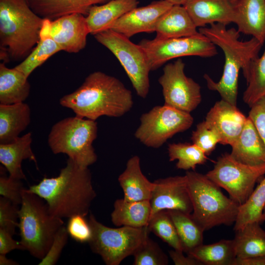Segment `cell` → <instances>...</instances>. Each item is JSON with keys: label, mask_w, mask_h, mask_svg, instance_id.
<instances>
[{"label": "cell", "mask_w": 265, "mask_h": 265, "mask_svg": "<svg viewBox=\"0 0 265 265\" xmlns=\"http://www.w3.org/2000/svg\"><path fill=\"white\" fill-rule=\"evenodd\" d=\"M26 190L44 200L51 213L61 218L86 216L96 197L88 167L69 158L57 176L44 177Z\"/></svg>", "instance_id": "cell-1"}, {"label": "cell", "mask_w": 265, "mask_h": 265, "mask_svg": "<svg viewBox=\"0 0 265 265\" xmlns=\"http://www.w3.org/2000/svg\"><path fill=\"white\" fill-rule=\"evenodd\" d=\"M182 5H173L159 19L155 38L166 39L192 36L200 32Z\"/></svg>", "instance_id": "cell-20"}, {"label": "cell", "mask_w": 265, "mask_h": 265, "mask_svg": "<svg viewBox=\"0 0 265 265\" xmlns=\"http://www.w3.org/2000/svg\"><path fill=\"white\" fill-rule=\"evenodd\" d=\"M45 19L27 0H0V57L5 63L24 59L40 40Z\"/></svg>", "instance_id": "cell-4"}, {"label": "cell", "mask_w": 265, "mask_h": 265, "mask_svg": "<svg viewBox=\"0 0 265 265\" xmlns=\"http://www.w3.org/2000/svg\"><path fill=\"white\" fill-rule=\"evenodd\" d=\"M247 87L243 100L250 107L265 96V49L261 56L253 59L249 65Z\"/></svg>", "instance_id": "cell-33"}, {"label": "cell", "mask_w": 265, "mask_h": 265, "mask_svg": "<svg viewBox=\"0 0 265 265\" xmlns=\"http://www.w3.org/2000/svg\"><path fill=\"white\" fill-rule=\"evenodd\" d=\"M167 150L169 161L177 160L176 166L179 169L194 170L197 165L204 164L207 160V156L193 143H171Z\"/></svg>", "instance_id": "cell-34"}, {"label": "cell", "mask_w": 265, "mask_h": 265, "mask_svg": "<svg viewBox=\"0 0 265 265\" xmlns=\"http://www.w3.org/2000/svg\"><path fill=\"white\" fill-rule=\"evenodd\" d=\"M32 134L29 132L7 144H0V162L9 176L21 180L26 179L22 168L23 160L33 161L37 166L35 156L31 149Z\"/></svg>", "instance_id": "cell-23"}, {"label": "cell", "mask_w": 265, "mask_h": 265, "mask_svg": "<svg viewBox=\"0 0 265 265\" xmlns=\"http://www.w3.org/2000/svg\"><path fill=\"white\" fill-rule=\"evenodd\" d=\"M59 102L76 116L95 121L103 116L121 117L133 104L131 91L116 78L101 71L90 74L78 89L63 96Z\"/></svg>", "instance_id": "cell-2"}, {"label": "cell", "mask_w": 265, "mask_h": 265, "mask_svg": "<svg viewBox=\"0 0 265 265\" xmlns=\"http://www.w3.org/2000/svg\"><path fill=\"white\" fill-rule=\"evenodd\" d=\"M89 34L86 17L80 13L66 15L51 22L50 36L61 51L69 53L83 50Z\"/></svg>", "instance_id": "cell-16"}, {"label": "cell", "mask_w": 265, "mask_h": 265, "mask_svg": "<svg viewBox=\"0 0 265 265\" xmlns=\"http://www.w3.org/2000/svg\"><path fill=\"white\" fill-rule=\"evenodd\" d=\"M264 211H265V208H264Z\"/></svg>", "instance_id": "cell-50"}, {"label": "cell", "mask_w": 265, "mask_h": 265, "mask_svg": "<svg viewBox=\"0 0 265 265\" xmlns=\"http://www.w3.org/2000/svg\"><path fill=\"white\" fill-rule=\"evenodd\" d=\"M118 181L123 191V198L126 200H150L154 183L150 182L142 173L140 159L138 156L129 159L126 168L119 175Z\"/></svg>", "instance_id": "cell-21"}, {"label": "cell", "mask_w": 265, "mask_h": 265, "mask_svg": "<svg viewBox=\"0 0 265 265\" xmlns=\"http://www.w3.org/2000/svg\"><path fill=\"white\" fill-rule=\"evenodd\" d=\"M231 146L230 155L236 160L251 166L265 163V144L248 117L240 134Z\"/></svg>", "instance_id": "cell-19"}, {"label": "cell", "mask_w": 265, "mask_h": 265, "mask_svg": "<svg viewBox=\"0 0 265 265\" xmlns=\"http://www.w3.org/2000/svg\"><path fill=\"white\" fill-rule=\"evenodd\" d=\"M31 111L24 102L0 104V144L15 141L30 122Z\"/></svg>", "instance_id": "cell-24"}, {"label": "cell", "mask_w": 265, "mask_h": 265, "mask_svg": "<svg viewBox=\"0 0 265 265\" xmlns=\"http://www.w3.org/2000/svg\"><path fill=\"white\" fill-rule=\"evenodd\" d=\"M191 139L192 143L199 147L207 156L210 155L217 144L220 143L218 135L205 120L197 124L196 130L192 132Z\"/></svg>", "instance_id": "cell-38"}, {"label": "cell", "mask_w": 265, "mask_h": 265, "mask_svg": "<svg viewBox=\"0 0 265 265\" xmlns=\"http://www.w3.org/2000/svg\"><path fill=\"white\" fill-rule=\"evenodd\" d=\"M88 221L92 230L88 242L90 247L107 265H119L125 258L133 255L150 233L147 226L107 227L98 221L92 213Z\"/></svg>", "instance_id": "cell-8"}, {"label": "cell", "mask_w": 265, "mask_h": 265, "mask_svg": "<svg viewBox=\"0 0 265 265\" xmlns=\"http://www.w3.org/2000/svg\"><path fill=\"white\" fill-rule=\"evenodd\" d=\"M264 221H265V211L264 212Z\"/></svg>", "instance_id": "cell-49"}, {"label": "cell", "mask_w": 265, "mask_h": 265, "mask_svg": "<svg viewBox=\"0 0 265 265\" xmlns=\"http://www.w3.org/2000/svg\"><path fill=\"white\" fill-rule=\"evenodd\" d=\"M173 4L183 5L185 0H167Z\"/></svg>", "instance_id": "cell-48"}, {"label": "cell", "mask_w": 265, "mask_h": 265, "mask_svg": "<svg viewBox=\"0 0 265 265\" xmlns=\"http://www.w3.org/2000/svg\"><path fill=\"white\" fill-rule=\"evenodd\" d=\"M234 265H265V256L248 259H237Z\"/></svg>", "instance_id": "cell-46"}, {"label": "cell", "mask_w": 265, "mask_h": 265, "mask_svg": "<svg viewBox=\"0 0 265 265\" xmlns=\"http://www.w3.org/2000/svg\"><path fill=\"white\" fill-rule=\"evenodd\" d=\"M111 213V220L117 227L142 228L148 226L151 216L150 200L137 201L117 199Z\"/></svg>", "instance_id": "cell-27"}, {"label": "cell", "mask_w": 265, "mask_h": 265, "mask_svg": "<svg viewBox=\"0 0 265 265\" xmlns=\"http://www.w3.org/2000/svg\"><path fill=\"white\" fill-rule=\"evenodd\" d=\"M61 51L58 44L50 36L40 37V40L31 53L15 68L26 78L50 57Z\"/></svg>", "instance_id": "cell-35"}, {"label": "cell", "mask_w": 265, "mask_h": 265, "mask_svg": "<svg viewBox=\"0 0 265 265\" xmlns=\"http://www.w3.org/2000/svg\"><path fill=\"white\" fill-rule=\"evenodd\" d=\"M198 30L222 50L225 57L222 75L218 81H214L208 75L204 76L207 87L217 91L221 99L237 106L239 71L242 70L246 80L250 64L258 56L264 44L254 37L246 41L240 40V33L237 29L228 28L223 24H212Z\"/></svg>", "instance_id": "cell-3"}, {"label": "cell", "mask_w": 265, "mask_h": 265, "mask_svg": "<svg viewBox=\"0 0 265 265\" xmlns=\"http://www.w3.org/2000/svg\"><path fill=\"white\" fill-rule=\"evenodd\" d=\"M147 227L150 232L153 233L173 249L184 252L176 229L167 210L152 215Z\"/></svg>", "instance_id": "cell-36"}, {"label": "cell", "mask_w": 265, "mask_h": 265, "mask_svg": "<svg viewBox=\"0 0 265 265\" xmlns=\"http://www.w3.org/2000/svg\"><path fill=\"white\" fill-rule=\"evenodd\" d=\"M248 117L252 120L265 144V96L250 107Z\"/></svg>", "instance_id": "cell-43"}, {"label": "cell", "mask_w": 265, "mask_h": 265, "mask_svg": "<svg viewBox=\"0 0 265 265\" xmlns=\"http://www.w3.org/2000/svg\"><path fill=\"white\" fill-rule=\"evenodd\" d=\"M193 220L205 232L214 227L234 224L239 206L222 192L205 175L188 171L186 175Z\"/></svg>", "instance_id": "cell-5"}, {"label": "cell", "mask_w": 265, "mask_h": 265, "mask_svg": "<svg viewBox=\"0 0 265 265\" xmlns=\"http://www.w3.org/2000/svg\"><path fill=\"white\" fill-rule=\"evenodd\" d=\"M265 175V163L251 166L235 159L230 154L220 157L213 168L206 175L239 206L243 204L253 190L257 181Z\"/></svg>", "instance_id": "cell-10"}, {"label": "cell", "mask_w": 265, "mask_h": 265, "mask_svg": "<svg viewBox=\"0 0 265 265\" xmlns=\"http://www.w3.org/2000/svg\"><path fill=\"white\" fill-rule=\"evenodd\" d=\"M68 236L66 227L62 226L57 232L50 249L39 265H55L67 242Z\"/></svg>", "instance_id": "cell-42"}, {"label": "cell", "mask_w": 265, "mask_h": 265, "mask_svg": "<svg viewBox=\"0 0 265 265\" xmlns=\"http://www.w3.org/2000/svg\"><path fill=\"white\" fill-rule=\"evenodd\" d=\"M237 30L265 41V0H238Z\"/></svg>", "instance_id": "cell-22"}, {"label": "cell", "mask_w": 265, "mask_h": 265, "mask_svg": "<svg viewBox=\"0 0 265 265\" xmlns=\"http://www.w3.org/2000/svg\"><path fill=\"white\" fill-rule=\"evenodd\" d=\"M134 136L144 145L161 146L175 134L188 130L193 124L190 113L168 106H157L142 114Z\"/></svg>", "instance_id": "cell-11"}, {"label": "cell", "mask_w": 265, "mask_h": 265, "mask_svg": "<svg viewBox=\"0 0 265 265\" xmlns=\"http://www.w3.org/2000/svg\"><path fill=\"white\" fill-rule=\"evenodd\" d=\"M0 265H17L18 263L12 259H8L6 255L0 254Z\"/></svg>", "instance_id": "cell-47"}, {"label": "cell", "mask_w": 265, "mask_h": 265, "mask_svg": "<svg viewBox=\"0 0 265 265\" xmlns=\"http://www.w3.org/2000/svg\"><path fill=\"white\" fill-rule=\"evenodd\" d=\"M247 118L237 106L221 99L210 109L205 121L217 134L220 144L231 146L240 134Z\"/></svg>", "instance_id": "cell-18"}, {"label": "cell", "mask_w": 265, "mask_h": 265, "mask_svg": "<svg viewBox=\"0 0 265 265\" xmlns=\"http://www.w3.org/2000/svg\"><path fill=\"white\" fill-rule=\"evenodd\" d=\"M18 206L3 197H0V228L13 236L19 223Z\"/></svg>", "instance_id": "cell-39"}, {"label": "cell", "mask_w": 265, "mask_h": 265, "mask_svg": "<svg viewBox=\"0 0 265 265\" xmlns=\"http://www.w3.org/2000/svg\"><path fill=\"white\" fill-rule=\"evenodd\" d=\"M186 254L202 265H234L237 258L233 239H222L210 244L203 243Z\"/></svg>", "instance_id": "cell-30"}, {"label": "cell", "mask_w": 265, "mask_h": 265, "mask_svg": "<svg viewBox=\"0 0 265 265\" xmlns=\"http://www.w3.org/2000/svg\"><path fill=\"white\" fill-rule=\"evenodd\" d=\"M138 45L146 54L151 71L174 58L187 56L211 57L217 54L216 46L201 33L177 38L143 39Z\"/></svg>", "instance_id": "cell-12"}, {"label": "cell", "mask_w": 265, "mask_h": 265, "mask_svg": "<svg viewBox=\"0 0 265 265\" xmlns=\"http://www.w3.org/2000/svg\"><path fill=\"white\" fill-rule=\"evenodd\" d=\"M22 180L2 175L0 177V195L13 203L19 205L22 201L24 187Z\"/></svg>", "instance_id": "cell-41"}, {"label": "cell", "mask_w": 265, "mask_h": 265, "mask_svg": "<svg viewBox=\"0 0 265 265\" xmlns=\"http://www.w3.org/2000/svg\"><path fill=\"white\" fill-rule=\"evenodd\" d=\"M12 237L8 232L0 228V254L6 255L15 249L23 250L20 241L14 240Z\"/></svg>", "instance_id": "cell-44"}, {"label": "cell", "mask_w": 265, "mask_h": 265, "mask_svg": "<svg viewBox=\"0 0 265 265\" xmlns=\"http://www.w3.org/2000/svg\"><path fill=\"white\" fill-rule=\"evenodd\" d=\"M260 224L250 222L235 231L233 240L237 259L265 256V231Z\"/></svg>", "instance_id": "cell-29"}, {"label": "cell", "mask_w": 265, "mask_h": 265, "mask_svg": "<svg viewBox=\"0 0 265 265\" xmlns=\"http://www.w3.org/2000/svg\"><path fill=\"white\" fill-rule=\"evenodd\" d=\"M97 132L96 121L69 117L53 126L48 143L53 154H65L80 166L88 167L97 160L92 145Z\"/></svg>", "instance_id": "cell-7"}, {"label": "cell", "mask_w": 265, "mask_h": 265, "mask_svg": "<svg viewBox=\"0 0 265 265\" xmlns=\"http://www.w3.org/2000/svg\"><path fill=\"white\" fill-rule=\"evenodd\" d=\"M238 0H185L186 8L197 27L207 25L236 24Z\"/></svg>", "instance_id": "cell-17"}, {"label": "cell", "mask_w": 265, "mask_h": 265, "mask_svg": "<svg viewBox=\"0 0 265 265\" xmlns=\"http://www.w3.org/2000/svg\"><path fill=\"white\" fill-rule=\"evenodd\" d=\"M176 229L186 253L203 244L204 231L193 220L191 213L181 211H167Z\"/></svg>", "instance_id": "cell-31"}, {"label": "cell", "mask_w": 265, "mask_h": 265, "mask_svg": "<svg viewBox=\"0 0 265 265\" xmlns=\"http://www.w3.org/2000/svg\"><path fill=\"white\" fill-rule=\"evenodd\" d=\"M108 0H27L32 10L43 19L51 21L72 13L87 15L89 9Z\"/></svg>", "instance_id": "cell-26"}, {"label": "cell", "mask_w": 265, "mask_h": 265, "mask_svg": "<svg viewBox=\"0 0 265 265\" xmlns=\"http://www.w3.org/2000/svg\"><path fill=\"white\" fill-rule=\"evenodd\" d=\"M19 211L20 243L23 250L42 260L54 237L63 225L62 218L50 212L46 202L38 195L25 190Z\"/></svg>", "instance_id": "cell-6"}, {"label": "cell", "mask_w": 265, "mask_h": 265, "mask_svg": "<svg viewBox=\"0 0 265 265\" xmlns=\"http://www.w3.org/2000/svg\"><path fill=\"white\" fill-rule=\"evenodd\" d=\"M173 5L167 0H160L146 6L137 7L110 24L106 29L113 30L129 38L141 32H155L160 18Z\"/></svg>", "instance_id": "cell-15"}, {"label": "cell", "mask_w": 265, "mask_h": 265, "mask_svg": "<svg viewBox=\"0 0 265 265\" xmlns=\"http://www.w3.org/2000/svg\"><path fill=\"white\" fill-rule=\"evenodd\" d=\"M169 256L175 265H202L193 257L185 256L182 251L173 249L169 251Z\"/></svg>", "instance_id": "cell-45"}, {"label": "cell", "mask_w": 265, "mask_h": 265, "mask_svg": "<svg viewBox=\"0 0 265 265\" xmlns=\"http://www.w3.org/2000/svg\"><path fill=\"white\" fill-rule=\"evenodd\" d=\"M69 218L66 227L69 236L77 242L88 243L92 237V230L85 216L76 214Z\"/></svg>", "instance_id": "cell-40"}, {"label": "cell", "mask_w": 265, "mask_h": 265, "mask_svg": "<svg viewBox=\"0 0 265 265\" xmlns=\"http://www.w3.org/2000/svg\"><path fill=\"white\" fill-rule=\"evenodd\" d=\"M185 64L181 58L168 63L159 79L164 104L190 113L202 100L200 85L185 73Z\"/></svg>", "instance_id": "cell-13"}, {"label": "cell", "mask_w": 265, "mask_h": 265, "mask_svg": "<svg viewBox=\"0 0 265 265\" xmlns=\"http://www.w3.org/2000/svg\"><path fill=\"white\" fill-rule=\"evenodd\" d=\"M134 265H167L168 258L159 245L149 237L133 255Z\"/></svg>", "instance_id": "cell-37"}, {"label": "cell", "mask_w": 265, "mask_h": 265, "mask_svg": "<svg viewBox=\"0 0 265 265\" xmlns=\"http://www.w3.org/2000/svg\"><path fill=\"white\" fill-rule=\"evenodd\" d=\"M94 36L118 59L137 94L141 98H146L150 88L151 70L146 54L141 46L110 29L101 31Z\"/></svg>", "instance_id": "cell-9"}, {"label": "cell", "mask_w": 265, "mask_h": 265, "mask_svg": "<svg viewBox=\"0 0 265 265\" xmlns=\"http://www.w3.org/2000/svg\"><path fill=\"white\" fill-rule=\"evenodd\" d=\"M265 207V177L255 188L246 201L239 206L234 229L238 230L248 223L264 221Z\"/></svg>", "instance_id": "cell-32"}, {"label": "cell", "mask_w": 265, "mask_h": 265, "mask_svg": "<svg viewBox=\"0 0 265 265\" xmlns=\"http://www.w3.org/2000/svg\"><path fill=\"white\" fill-rule=\"evenodd\" d=\"M153 183L150 199L151 216L164 210L191 213L192 206L186 175L159 179Z\"/></svg>", "instance_id": "cell-14"}, {"label": "cell", "mask_w": 265, "mask_h": 265, "mask_svg": "<svg viewBox=\"0 0 265 265\" xmlns=\"http://www.w3.org/2000/svg\"><path fill=\"white\" fill-rule=\"evenodd\" d=\"M30 90L27 78L22 72L8 68L4 62L0 64V104L24 102Z\"/></svg>", "instance_id": "cell-28"}, {"label": "cell", "mask_w": 265, "mask_h": 265, "mask_svg": "<svg viewBox=\"0 0 265 265\" xmlns=\"http://www.w3.org/2000/svg\"><path fill=\"white\" fill-rule=\"evenodd\" d=\"M138 0H111L102 5H94L89 10L86 20L90 34L105 30L114 22L137 7Z\"/></svg>", "instance_id": "cell-25"}]
</instances>
